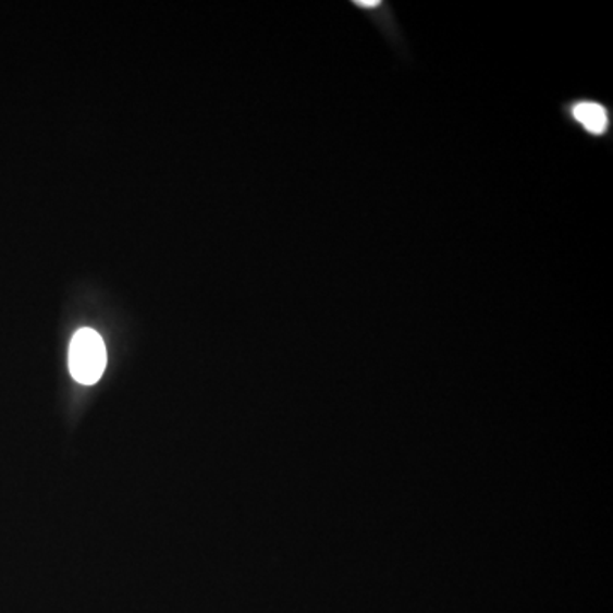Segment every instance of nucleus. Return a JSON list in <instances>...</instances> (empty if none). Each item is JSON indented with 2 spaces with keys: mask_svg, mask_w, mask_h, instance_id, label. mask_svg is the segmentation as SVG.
<instances>
[{
  "mask_svg": "<svg viewBox=\"0 0 613 613\" xmlns=\"http://www.w3.org/2000/svg\"><path fill=\"white\" fill-rule=\"evenodd\" d=\"M69 368L78 383L93 385L101 379L106 368V346L95 329L75 332L69 350Z\"/></svg>",
  "mask_w": 613,
  "mask_h": 613,
  "instance_id": "f257e3e1",
  "label": "nucleus"
},
{
  "mask_svg": "<svg viewBox=\"0 0 613 613\" xmlns=\"http://www.w3.org/2000/svg\"><path fill=\"white\" fill-rule=\"evenodd\" d=\"M573 118L588 133L603 135L609 128V111L600 102L583 101L573 108Z\"/></svg>",
  "mask_w": 613,
  "mask_h": 613,
  "instance_id": "f03ea898",
  "label": "nucleus"
},
{
  "mask_svg": "<svg viewBox=\"0 0 613 613\" xmlns=\"http://www.w3.org/2000/svg\"><path fill=\"white\" fill-rule=\"evenodd\" d=\"M355 5H359V8H379L380 2L379 0H359V2H355Z\"/></svg>",
  "mask_w": 613,
  "mask_h": 613,
  "instance_id": "7ed1b4c3",
  "label": "nucleus"
}]
</instances>
